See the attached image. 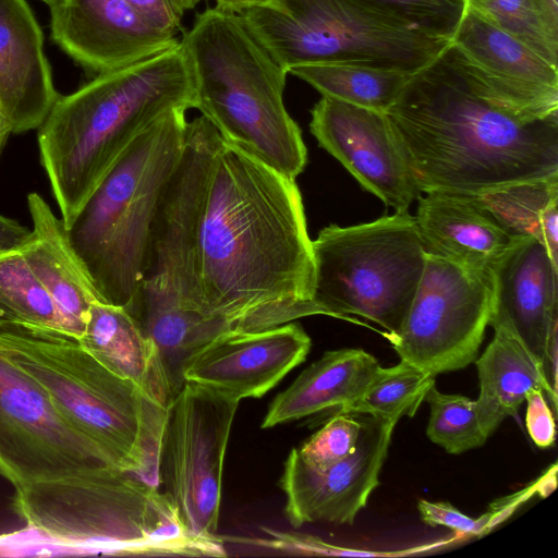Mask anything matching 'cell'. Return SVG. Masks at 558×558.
I'll use <instances>...</instances> for the list:
<instances>
[{
  "instance_id": "6da1fadb",
  "label": "cell",
  "mask_w": 558,
  "mask_h": 558,
  "mask_svg": "<svg viewBox=\"0 0 558 558\" xmlns=\"http://www.w3.org/2000/svg\"><path fill=\"white\" fill-rule=\"evenodd\" d=\"M196 272L206 345L322 315L295 181L223 140L199 216Z\"/></svg>"
},
{
  "instance_id": "7a4b0ae2",
  "label": "cell",
  "mask_w": 558,
  "mask_h": 558,
  "mask_svg": "<svg viewBox=\"0 0 558 558\" xmlns=\"http://www.w3.org/2000/svg\"><path fill=\"white\" fill-rule=\"evenodd\" d=\"M420 192L480 195L558 177V118L525 121L481 97L446 50L386 112Z\"/></svg>"
},
{
  "instance_id": "3957f363",
  "label": "cell",
  "mask_w": 558,
  "mask_h": 558,
  "mask_svg": "<svg viewBox=\"0 0 558 558\" xmlns=\"http://www.w3.org/2000/svg\"><path fill=\"white\" fill-rule=\"evenodd\" d=\"M177 107H195L193 74L181 43L59 95L37 129V141L65 227L132 141Z\"/></svg>"
},
{
  "instance_id": "277c9868",
  "label": "cell",
  "mask_w": 558,
  "mask_h": 558,
  "mask_svg": "<svg viewBox=\"0 0 558 558\" xmlns=\"http://www.w3.org/2000/svg\"><path fill=\"white\" fill-rule=\"evenodd\" d=\"M0 349L45 388L106 464L159 486L169 405L109 371L63 331L0 318Z\"/></svg>"
},
{
  "instance_id": "5b68a950",
  "label": "cell",
  "mask_w": 558,
  "mask_h": 558,
  "mask_svg": "<svg viewBox=\"0 0 558 558\" xmlns=\"http://www.w3.org/2000/svg\"><path fill=\"white\" fill-rule=\"evenodd\" d=\"M12 506L31 529L77 551L228 556L221 536L198 537L184 526L158 485L107 464L16 487Z\"/></svg>"
},
{
  "instance_id": "8992f818",
  "label": "cell",
  "mask_w": 558,
  "mask_h": 558,
  "mask_svg": "<svg viewBox=\"0 0 558 558\" xmlns=\"http://www.w3.org/2000/svg\"><path fill=\"white\" fill-rule=\"evenodd\" d=\"M191 65L195 107L221 138L295 181L307 149L288 113V72L232 12L209 8L180 39Z\"/></svg>"
},
{
  "instance_id": "52a82bcc",
  "label": "cell",
  "mask_w": 558,
  "mask_h": 558,
  "mask_svg": "<svg viewBox=\"0 0 558 558\" xmlns=\"http://www.w3.org/2000/svg\"><path fill=\"white\" fill-rule=\"evenodd\" d=\"M186 110L173 108L143 130L66 227L99 302L130 314L136 304L154 219L184 147Z\"/></svg>"
},
{
  "instance_id": "ba28073f",
  "label": "cell",
  "mask_w": 558,
  "mask_h": 558,
  "mask_svg": "<svg viewBox=\"0 0 558 558\" xmlns=\"http://www.w3.org/2000/svg\"><path fill=\"white\" fill-rule=\"evenodd\" d=\"M222 143L202 114L187 123L184 147L154 219L131 315L151 341L165 383L178 389L184 362L205 347L196 272L199 216Z\"/></svg>"
},
{
  "instance_id": "9c48e42d",
  "label": "cell",
  "mask_w": 558,
  "mask_h": 558,
  "mask_svg": "<svg viewBox=\"0 0 558 558\" xmlns=\"http://www.w3.org/2000/svg\"><path fill=\"white\" fill-rule=\"evenodd\" d=\"M313 302L322 312L360 324L361 316L396 335L421 280L426 254L414 216L395 213L371 222L329 225L312 240Z\"/></svg>"
},
{
  "instance_id": "30bf717a",
  "label": "cell",
  "mask_w": 558,
  "mask_h": 558,
  "mask_svg": "<svg viewBox=\"0 0 558 558\" xmlns=\"http://www.w3.org/2000/svg\"><path fill=\"white\" fill-rule=\"evenodd\" d=\"M239 15L287 72L344 62L415 73L451 44L354 0H272Z\"/></svg>"
},
{
  "instance_id": "8fae6325",
  "label": "cell",
  "mask_w": 558,
  "mask_h": 558,
  "mask_svg": "<svg viewBox=\"0 0 558 558\" xmlns=\"http://www.w3.org/2000/svg\"><path fill=\"white\" fill-rule=\"evenodd\" d=\"M239 403L185 381L169 404L159 483L184 526L198 537H218L225 456Z\"/></svg>"
},
{
  "instance_id": "7c38bea8",
  "label": "cell",
  "mask_w": 558,
  "mask_h": 558,
  "mask_svg": "<svg viewBox=\"0 0 558 558\" xmlns=\"http://www.w3.org/2000/svg\"><path fill=\"white\" fill-rule=\"evenodd\" d=\"M492 275L426 255L393 350L426 373L464 368L477 359L492 310Z\"/></svg>"
},
{
  "instance_id": "4fadbf2b",
  "label": "cell",
  "mask_w": 558,
  "mask_h": 558,
  "mask_svg": "<svg viewBox=\"0 0 558 558\" xmlns=\"http://www.w3.org/2000/svg\"><path fill=\"white\" fill-rule=\"evenodd\" d=\"M104 464L45 388L0 349V474L16 488Z\"/></svg>"
},
{
  "instance_id": "5bb4252c",
  "label": "cell",
  "mask_w": 558,
  "mask_h": 558,
  "mask_svg": "<svg viewBox=\"0 0 558 558\" xmlns=\"http://www.w3.org/2000/svg\"><path fill=\"white\" fill-rule=\"evenodd\" d=\"M446 54L494 106L525 121L558 118V66L472 10L466 8Z\"/></svg>"
},
{
  "instance_id": "9a60e30c",
  "label": "cell",
  "mask_w": 558,
  "mask_h": 558,
  "mask_svg": "<svg viewBox=\"0 0 558 558\" xmlns=\"http://www.w3.org/2000/svg\"><path fill=\"white\" fill-rule=\"evenodd\" d=\"M311 116L320 147L385 205L409 210L421 192L386 112L322 96Z\"/></svg>"
},
{
  "instance_id": "2e32d148",
  "label": "cell",
  "mask_w": 558,
  "mask_h": 558,
  "mask_svg": "<svg viewBox=\"0 0 558 558\" xmlns=\"http://www.w3.org/2000/svg\"><path fill=\"white\" fill-rule=\"evenodd\" d=\"M361 433L355 450L325 470L306 464L293 448L279 485L284 513L293 527L318 521L353 524L378 486L392 432L398 421L359 414Z\"/></svg>"
},
{
  "instance_id": "e0dca14e",
  "label": "cell",
  "mask_w": 558,
  "mask_h": 558,
  "mask_svg": "<svg viewBox=\"0 0 558 558\" xmlns=\"http://www.w3.org/2000/svg\"><path fill=\"white\" fill-rule=\"evenodd\" d=\"M50 16L53 41L96 75L180 43L177 35L147 23L128 0H64L50 8Z\"/></svg>"
},
{
  "instance_id": "ac0fdd59",
  "label": "cell",
  "mask_w": 558,
  "mask_h": 558,
  "mask_svg": "<svg viewBox=\"0 0 558 558\" xmlns=\"http://www.w3.org/2000/svg\"><path fill=\"white\" fill-rule=\"evenodd\" d=\"M312 341L290 322L259 331L220 338L191 356L183 366L185 381L238 400L259 398L301 364Z\"/></svg>"
},
{
  "instance_id": "d6986e66",
  "label": "cell",
  "mask_w": 558,
  "mask_h": 558,
  "mask_svg": "<svg viewBox=\"0 0 558 558\" xmlns=\"http://www.w3.org/2000/svg\"><path fill=\"white\" fill-rule=\"evenodd\" d=\"M494 329L512 335L543 369L548 342L558 328V265L532 238H515L492 270Z\"/></svg>"
},
{
  "instance_id": "ffe728a7",
  "label": "cell",
  "mask_w": 558,
  "mask_h": 558,
  "mask_svg": "<svg viewBox=\"0 0 558 558\" xmlns=\"http://www.w3.org/2000/svg\"><path fill=\"white\" fill-rule=\"evenodd\" d=\"M58 97L28 3L0 0V109L11 134L38 129Z\"/></svg>"
},
{
  "instance_id": "44dd1931",
  "label": "cell",
  "mask_w": 558,
  "mask_h": 558,
  "mask_svg": "<svg viewBox=\"0 0 558 558\" xmlns=\"http://www.w3.org/2000/svg\"><path fill=\"white\" fill-rule=\"evenodd\" d=\"M417 199L414 220L426 255L492 275L515 239L474 196L432 192Z\"/></svg>"
},
{
  "instance_id": "7402d4cb",
  "label": "cell",
  "mask_w": 558,
  "mask_h": 558,
  "mask_svg": "<svg viewBox=\"0 0 558 558\" xmlns=\"http://www.w3.org/2000/svg\"><path fill=\"white\" fill-rule=\"evenodd\" d=\"M32 228L19 244L35 276L54 302L65 332L81 339L90 305L99 301L64 222L36 192L27 195Z\"/></svg>"
},
{
  "instance_id": "603a6c76",
  "label": "cell",
  "mask_w": 558,
  "mask_h": 558,
  "mask_svg": "<svg viewBox=\"0 0 558 558\" xmlns=\"http://www.w3.org/2000/svg\"><path fill=\"white\" fill-rule=\"evenodd\" d=\"M377 359L362 349L325 352L270 403L262 427L296 421L357 400L381 371Z\"/></svg>"
},
{
  "instance_id": "cb8c5ba5",
  "label": "cell",
  "mask_w": 558,
  "mask_h": 558,
  "mask_svg": "<svg viewBox=\"0 0 558 558\" xmlns=\"http://www.w3.org/2000/svg\"><path fill=\"white\" fill-rule=\"evenodd\" d=\"M78 340L109 371L169 405L156 350L125 308L94 302Z\"/></svg>"
},
{
  "instance_id": "d4e9b609",
  "label": "cell",
  "mask_w": 558,
  "mask_h": 558,
  "mask_svg": "<svg viewBox=\"0 0 558 558\" xmlns=\"http://www.w3.org/2000/svg\"><path fill=\"white\" fill-rule=\"evenodd\" d=\"M494 330L490 343L475 360L480 380L475 401L489 436L507 416L517 415L530 391L542 390L551 401L544 372L534 356L506 330Z\"/></svg>"
},
{
  "instance_id": "484cf974",
  "label": "cell",
  "mask_w": 558,
  "mask_h": 558,
  "mask_svg": "<svg viewBox=\"0 0 558 558\" xmlns=\"http://www.w3.org/2000/svg\"><path fill=\"white\" fill-rule=\"evenodd\" d=\"M512 238H532L558 265V177L510 184L474 196Z\"/></svg>"
},
{
  "instance_id": "4316f807",
  "label": "cell",
  "mask_w": 558,
  "mask_h": 558,
  "mask_svg": "<svg viewBox=\"0 0 558 558\" xmlns=\"http://www.w3.org/2000/svg\"><path fill=\"white\" fill-rule=\"evenodd\" d=\"M288 73L306 82L322 96L387 112L413 73L356 63L298 65Z\"/></svg>"
},
{
  "instance_id": "83f0119b",
  "label": "cell",
  "mask_w": 558,
  "mask_h": 558,
  "mask_svg": "<svg viewBox=\"0 0 558 558\" xmlns=\"http://www.w3.org/2000/svg\"><path fill=\"white\" fill-rule=\"evenodd\" d=\"M0 318L65 332L54 302L19 244L0 250Z\"/></svg>"
},
{
  "instance_id": "f1b7e54d",
  "label": "cell",
  "mask_w": 558,
  "mask_h": 558,
  "mask_svg": "<svg viewBox=\"0 0 558 558\" xmlns=\"http://www.w3.org/2000/svg\"><path fill=\"white\" fill-rule=\"evenodd\" d=\"M465 3L478 16L514 36L545 60L557 65V1L465 0Z\"/></svg>"
},
{
  "instance_id": "f546056e",
  "label": "cell",
  "mask_w": 558,
  "mask_h": 558,
  "mask_svg": "<svg viewBox=\"0 0 558 558\" xmlns=\"http://www.w3.org/2000/svg\"><path fill=\"white\" fill-rule=\"evenodd\" d=\"M435 377L400 360L395 366L383 367L357 400L333 414H368L396 421L413 416L428 389L435 385Z\"/></svg>"
},
{
  "instance_id": "4dcf8cb0",
  "label": "cell",
  "mask_w": 558,
  "mask_h": 558,
  "mask_svg": "<svg viewBox=\"0 0 558 558\" xmlns=\"http://www.w3.org/2000/svg\"><path fill=\"white\" fill-rule=\"evenodd\" d=\"M424 401L430 407L426 435L448 453L459 454L478 448L488 439L475 400L442 393L433 385Z\"/></svg>"
},
{
  "instance_id": "1f68e13d",
  "label": "cell",
  "mask_w": 558,
  "mask_h": 558,
  "mask_svg": "<svg viewBox=\"0 0 558 558\" xmlns=\"http://www.w3.org/2000/svg\"><path fill=\"white\" fill-rule=\"evenodd\" d=\"M354 1L381 15L450 40L466 10L465 0Z\"/></svg>"
},
{
  "instance_id": "d6a6232c",
  "label": "cell",
  "mask_w": 558,
  "mask_h": 558,
  "mask_svg": "<svg viewBox=\"0 0 558 558\" xmlns=\"http://www.w3.org/2000/svg\"><path fill=\"white\" fill-rule=\"evenodd\" d=\"M361 427L359 414H333L295 449L306 464L316 470H325L355 450Z\"/></svg>"
},
{
  "instance_id": "836d02e7",
  "label": "cell",
  "mask_w": 558,
  "mask_h": 558,
  "mask_svg": "<svg viewBox=\"0 0 558 558\" xmlns=\"http://www.w3.org/2000/svg\"><path fill=\"white\" fill-rule=\"evenodd\" d=\"M267 537L245 538V537H222L223 542L245 544L280 553L282 555L293 556H374V553H360L352 549L338 547L328 544L319 537L288 531H278L270 527H262Z\"/></svg>"
},
{
  "instance_id": "e575fe53",
  "label": "cell",
  "mask_w": 558,
  "mask_h": 558,
  "mask_svg": "<svg viewBox=\"0 0 558 558\" xmlns=\"http://www.w3.org/2000/svg\"><path fill=\"white\" fill-rule=\"evenodd\" d=\"M421 519L430 526H446L462 535H483L490 529V514L484 513L478 519H473L459 511L449 502L428 501L421 499L417 502Z\"/></svg>"
},
{
  "instance_id": "d590c367",
  "label": "cell",
  "mask_w": 558,
  "mask_h": 558,
  "mask_svg": "<svg viewBox=\"0 0 558 558\" xmlns=\"http://www.w3.org/2000/svg\"><path fill=\"white\" fill-rule=\"evenodd\" d=\"M545 397L542 390H532L525 397L526 429L539 448L553 446L556 438L555 416Z\"/></svg>"
},
{
  "instance_id": "8d00e7d4",
  "label": "cell",
  "mask_w": 558,
  "mask_h": 558,
  "mask_svg": "<svg viewBox=\"0 0 558 558\" xmlns=\"http://www.w3.org/2000/svg\"><path fill=\"white\" fill-rule=\"evenodd\" d=\"M128 2L155 28L174 35L182 31L183 14L171 0H128Z\"/></svg>"
},
{
  "instance_id": "74e56055",
  "label": "cell",
  "mask_w": 558,
  "mask_h": 558,
  "mask_svg": "<svg viewBox=\"0 0 558 558\" xmlns=\"http://www.w3.org/2000/svg\"><path fill=\"white\" fill-rule=\"evenodd\" d=\"M28 232L29 228L0 214V250L20 244Z\"/></svg>"
},
{
  "instance_id": "f35d334b",
  "label": "cell",
  "mask_w": 558,
  "mask_h": 558,
  "mask_svg": "<svg viewBox=\"0 0 558 558\" xmlns=\"http://www.w3.org/2000/svg\"><path fill=\"white\" fill-rule=\"evenodd\" d=\"M207 1V0H203ZM216 8L219 10L240 14L246 10L267 7L272 0H215Z\"/></svg>"
},
{
  "instance_id": "ab89813d",
  "label": "cell",
  "mask_w": 558,
  "mask_h": 558,
  "mask_svg": "<svg viewBox=\"0 0 558 558\" xmlns=\"http://www.w3.org/2000/svg\"><path fill=\"white\" fill-rule=\"evenodd\" d=\"M556 465L553 466L546 474H544L536 483V493H538L542 497H546L549 495L556 486Z\"/></svg>"
},
{
  "instance_id": "60d3db41",
  "label": "cell",
  "mask_w": 558,
  "mask_h": 558,
  "mask_svg": "<svg viewBox=\"0 0 558 558\" xmlns=\"http://www.w3.org/2000/svg\"><path fill=\"white\" fill-rule=\"evenodd\" d=\"M10 135H11L10 128L1 112V109H0V153Z\"/></svg>"
},
{
  "instance_id": "b9f144b4",
  "label": "cell",
  "mask_w": 558,
  "mask_h": 558,
  "mask_svg": "<svg viewBox=\"0 0 558 558\" xmlns=\"http://www.w3.org/2000/svg\"><path fill=\"white\" fill-rule=\"evenodd\" d=\"M555 1H557V2H558V0H555Z\"/></svg>"
}]
</instances>
